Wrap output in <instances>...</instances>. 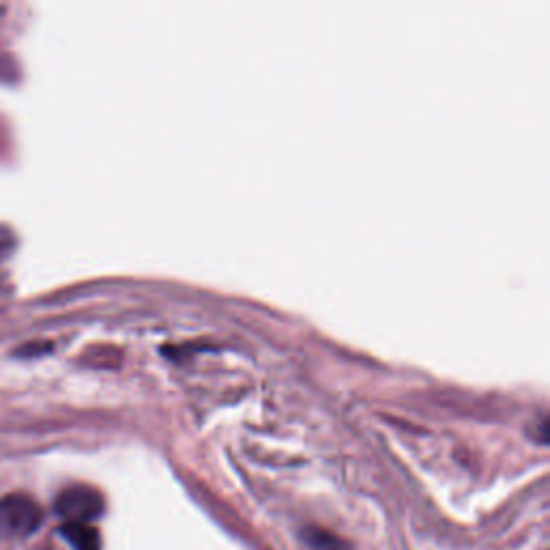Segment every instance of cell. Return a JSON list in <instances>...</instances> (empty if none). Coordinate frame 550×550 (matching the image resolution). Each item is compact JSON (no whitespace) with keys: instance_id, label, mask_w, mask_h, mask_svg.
I'll use <instances>...</instances> for the list:
<instances>
[{"instance_id":"obj_1","label":"cell","mask_w":550,"mask_h":550,"mask_svg":"<svg viewBox=\"0 0 550 550\" xmlns=\"http://www.w3.org/2000/svg\"><path fill=\"white\" fill-rule=\"evenodd\" d=\"M41 523L43 512L33 497L11 492L0 499V546H18L26 542L39 531Z\"/></svg>"},{"instance_id":"obj_2","label":"cell","mask_w":550,"mask_h":550,"mask_svg":"<svg viewBox=\"0 0 550 550\" xmlns=\"http://www.w3.org/2000/svg\"><path fill=\"white\" fill-rule=\"evenodd\" d=\"M54 512L65 523H86L91 525L104 514V497L91 486H69L54 501Z\"/></svg>"},{"instance_id":"obj_3","label":"cell","mask_w":550,"mask_h":550,"mask_svg":"<svg viewBox=\"0 0 550 550\" xmlns=\"http://www.w3.org/2000/svg\"><path fill=\"white\" fill-rule=\"evenodd\" d=\"M59 533L74 550H101V535L93 525L63 523Z\"/></svg>"},{"instance_id":"obj_4","label":"cell","mask_w":550,"mask_h":550,"mask_svg":"<svg viewBox=\"0 0 550 550\" xmlns=\"http://www.w3.org/2000/svg\"><path fill=\"white\" fill-rule=\"evenodd\" d=\"M9 241H11V237H9L7 230H5V228H0V256L7 254V250H9Z\"/></svg>"},{"instance_id":"obj_5","label":"cell","mask_w":550,"mask_h":550,"mask_svg":"<svg viewBox=\"0 0 550 550\" xmlns=\"http://www.w3.org/2000/svg\"><path fill=\"white\" fill-rule=\"evenodd\" d=\"M340 550H344V548H340Z\"/></svg>"}]
</instances>
